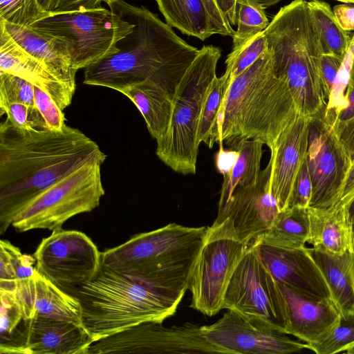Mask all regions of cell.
<instances>
[{"label": "cell", "instance_id": "cell-47", "mask_svg": "<svg viewBox=\"0 0 354 354\" xmlns=\"http://www.w3.org/2000/svg\"><path fill=\"white\" fill-rule=\"evenodd\" d=\"M102 0H57L52 13L86 11L102 8ZM51 14V13H50Z\"/></svg>", "mask_w": 354, "mask_h": 354}, {"label": "cell", "instance_id": "cell-54", "mask_svg": "<svg viewBox=\"0 0 354 354\" xmlns=\"http://www.w3.org/2000/svg\"><path fill=\"white\" fill-rule=\"evenodd\" d=\"M348 354H354V345L346 351Z\"/></svg>", "mask_w": 354, "mask_h": 354}, {"label": "cell", "instance_id": "cell-48", "mask_svg": "<svg viewBox=\"0 0 354 354\" xmlns=\"http://www.w3.org/2000/svg\"><path fill=\"white\" fill-rule=\"evenodd\" d=\"M333 12L341 27L346 31L354 30V6L339 4L333 7Z\"/></svg>", "mask_w": 354, "mask_h": 354}, {"label": "cell", "instance_id": "cell-5", "mask_svg": "<svg viewBox=\"0 0 354 354\" xmlns=\"http://www.w3.org/2000/svg\"><path fill=\"white\" fill-rule=\"evenodd\" d=\"M263 32L274 75L287 82L300 114L315 116L328 99L320 70L323 53L308 1L281 8Z\"/></svg>", "mask_w": 354, "mask_h": 354}, {"label": "cell", "instance_id": "cell-12", "mask_svg": "<svg viewBox=\"0 0 354 354\" xmlns=\"http://www.w3.org/2000/svg\"><path fill=\"white\" fill-rule=\"evenodd\" d=\"M101 253L84 232L61 229L44 238L33 256L36 270L70 294L98 274Z\"/></svg>", "mask_w": 354, "mask_h": 354}, {"label": "cell", "instance_id": "cell-17", "mask_svg": "<svg viewBox=\"0 0 354 354\" xmlns=\"http://www.w3.org/2000/svg\"><path fill=\"white\" fill-rule=\"evenodd\" d=\"M202 327L207 339L222 353L286 354L307 348L306 344L245 319L230 310L214 324Z\"/></svg>", "mask_w": 354, "mask_h": 354}, {"label": "cell", "instance_id": "cell-15", "mask_svg": "<svg viewBox=\"0 0 354 354\" xmlns=\"http://www.w3.org/2000/svg\"><path fill=\"white\" fill-rule=\"evenodd\" d=\"M270 171L268 162L255 184L235 189L210 227L248 245L268 229L280 211L270 190Z\"/></svg>", "mask_w": 354, "mask_h": 354}, {"label": "cell", "instance_id": "cell-2", "mask_svg": "<svg viewBox=\"0 0 354 354\" xmlns=\"http://www.w3.org/2000/svg\"><path fill=\"white\" fill-rule=\"evenodd\" d=\"M109 6L131 22L133 30L117 42L115 53L84 69L83 83L119 91L149 80L172 100L199 49L178 36L158 15L142 6L118 0Z\"/></svg>", "mask_w": 354, "mask_h": 354}, {"label": "cell", "instance_id": "cell-42", "mask_svg": "<svg viewBox=\"0 0 354 354\" xmlns=\"http://www.w3.org/2000/svg\"><path fill=\"white\" fill-rule=\"evenodd\" d=\"M344 59L333 55H322L320 70L324 91L328 101L334 90L338 73Z\"/></svg>", "mask_w": 354, "mask_h": 354}, {"label": "cell", "instance_id": "cell-27", "mask_svg": "<svg viewBox=\"0 0 354 354\" xmlns=\"http://www.w3.org/2000/svg\"><path fill=\"white\" fill-rule=\"evenodd\" d=\"M166 24L187 36L205 41L217 35L203 0H155Z\"/></svg>", "mask_w": 354, "mask_h": 354}, {"label": "cell", "instance_id": "cell-51", "mask_svg": "<svg viewBox=\"0 0 354 354\" xmlns=\"http://www.w3.org/2000/svg\"><path fill=\"white\" fill-rule=\"evenodd\" d=\"M348 220L350 228L352 250L354 253V198L348 207Z\"/></svg>", "mask_w": 354, "mask_h": 354}, {"label": "cell", "instance_id": "cell-14", "mask_svg": "<svg viewBox=\"0 0 354 354\" xmlns=\"http://www.w3.org/2000/svg\"><path fill=\"white\" fill-rule=\"evenodd\" d=\"M326 109L310 117L306 154L312 182L309 207L318 209L329 208L339 200L351 166Z\"/></svg>", "mask_w": 354, "mask_h": 354}, {"label": "cell", "instance_id": "cell-45", "mask_svg": "<svg viewBox=\"0 0 354 354\" xmlns=\"http://www.w3.org/2000/svg\"><path fill=\"white\" fill-rule=\"evenodd\" d=\"M216 28L217 35L232 37L235 30L219 9L215 0H203Z\"/></svg>", "mask_w": 354, "mask_h": 354}, {"label": "cell", "instance_id": "cell-55", "mask_svg": "<svg viewBox=\"0 0 354 354\" xmlns=\"http://www.w3.org/2000/svg\"><path fill=\"white\" fill-rule=\"evenodd\" d=\"M339 1L341 2L346 3H353L354 4V0H335Z\"/></svg>", "mask_w": 354, "mask_h": 354}, {"label": "cell", "instance_id": "cell-33", "mask_svg": "<svg viewBox=\"0 0 354 354\" xmlns=\"http://www.w3.org/2000/svg\"><path fill=\"white\" fill-rule=\"evenodd\" d=\"M317 354H334L354 345V313L341 314L338 323L323 340L306 344Z\"/></svg>", "mask_w": 354, "mask_h": 354}, {"label": "cell", "instance_id": "cell-7", "mask_svg": "<svg viewBox=\"0 0 354 354\" xmlns=\"http://www.w3.org/2000/svg\"><path fill=\"white\" fill-rule=\"evenodd\" d=\"M222 50L205 45L179 82L172 98L168 129L157 140L156 155L174 171L194 174L199 144L198 124L205 99L216 76Z\"/></svg>", "mask_w": 354, "mask_h": 354}, {"label": "cell", "instance_id": "cell-10", "mask_svg": "<svg viewBox=\"0 0 354 354\" xmlns=\"http://www.w3.org/2000/svg\"><path fill=\"white\" fill-rule=\"evenodd\" d=\"M223 309L232 310L245 319L286 334L283 295L252 243L231 277Z\"/></svg>", "mask_w": 354, "mask_h": 354}, {"label": "cell", "instance_id": "cell-21", "mask_svg": "<svg viewBox=\"0 0 354 354\" xmlns=\"http://www.w3.org/2000/svg\"><path fill=\"white\" fill-rule=\"evenodd\" d=\"M16 297L24 319L45 317L83 325L80 301L37 270L30 278L18 283Z\"/></svg>", "mask_w": 354, "mask_h": 354}, {"label": "cell", "instance_id": "cell-8", "mask_svg": "<svg viewBox=\"0 0 354 354\" xmlns=\"http://www.w3.org/2000/svg\"><path fill=\"white\" fill-rule=\"evenodd\" d=\"M102 161L93 160L77 167L25 206L12 226L19 232L35 229H62L69 218L96 208L105 191L102 183Z\"/></svg>", "mask_w": 354, "mask_h": 354}, {"label": "cell", "instance_id": "cell-11", "mask_svg": "<svg viewBox=\"0 0 354 354\" xmlns=\"http://www.w3.org/2000/svg\"><path fill=\"white\" fill-rule=\"evenodd\" d=\"M249 245L207 227L189 277L190 307L209 317L223 309L231 277Z\"/></svg>", "mask_w": 354, "mask_h": 354}, {"label": "cell", "instance_id": "cell-39", "mask_svg": "<svg viewBox=\"0 0 354 354\" xmlns=\"http://www.w3.org/2000/svg\"><path fill=\"white\" fill-rule=\"evenodd\" d=\"M34 89L35 106L45 120L48 129H62L65 125L63 110L46 92L37 86Z\"/></svg>", "mask_w": 354, "mask_h": 354}, {"label": "cell", "instance_id": "cell-19", "mask_svg": "<svg viewBox=\"0 0 354 354\" xmlns=\"http://www.w3.org/2000/svg\"><path fill=\"white\" fill-rule=\"evenodd\" d=\"M310 117L300 115L271 150L270 190L279 210L289 206L295 183L306 158Z\"/></svg>", "mask_w": 354, "mask_h": 354}, {"label": "cell", "instance_id": "cell-22", "mask_svg": "<svg viewBox=\"0 0 354 354\" xmlns=\"http://www.w3.org/2000/svg\"><path fill=\"white\" fill-rule=\"evenodd\" d=\"M0 71L20 77L44 91L62 110L72 102L75 90L57 79L41 62L20 47L1 22Z\"/></svg>", "mask_w": 354, "mask_h": 354}, {"label": "cell", "instance_id": "cell-40", "mask_svg": "<svg viewBox=\"0 0 354 354\" xmlns=\"http://www.w3.org/2000/svg\"><path fill=\"white\" fill-rule=\"evenodd\" d=\"M0 246L8 252L19 282L30 278L35 273L36 260L34 256L22 254L20 249L7 240H1Z\"/></svg>", "mask_w": 354, "mask_h": 354}, {"label": "cell", "instance_id": "cell-56", "mask_svg": "<svg viewBox=\"0 0 354 354\" xmlns=\"http://www.w3.org/2000/svg\"><path fill=\"white\" fill-rule=\"evenodd\" d=\"M105 3H106L109 6L114 2L118 1V0H102Z\"/></svg>", "mask_w": 354, "mask_h": 354}, {"label": "cell", "instance_id": "cell-50", "mask_svg": "<svg viewBox=\"0 0 354 354\" xmlns=\"http://www.w3.org/2000/svg\"><path fill=\"white\" fill-rule=\"evenodd\" d=\"M221 11L225 16L230 25H236V5L237 0H215Z\"/></svg>", "mask_w": 354, "mask_h": 354}, {"label": "cell", "instance_id": "cell-38", "mask_svg": "<svg viewBox=\"0 0 354 354\" xmlns=\"http://www.w3.org/2000/svg\"><path fill=\"white\" fill-rule=\"evenodd\" d=\"M0 346H3L10 340L24 318L16 292L0 291Z\"/></svg>", "mask_w": 354, "mask_h": 354}, {"label": "cell", "instance_id": "cell-35", "mask_svg": "<svg viewBox=\"0 0 354 354\" xmlns=\"http://www.w3.org/2000/svg\"><path fill=\"white\" fill-rule=\"evenodd\" d=\"M264 32H260L241 47L232 50L225 60V72L232 80L250 66L267 50Z\"/></svg>", "mask_w": 354, "mask_h": 354}, {"label": "cell", "instance_id": "cell-32", "mask_svg": "<svg viewBox=\"0 0 354 354\" xmlns=\"http://www.w3.org/2000/svg\"><path fill=\"white\" fill-rule=\"evenodd\" d=\"M236 21L237 29L232 36V50L245 44L270 24L265 8L255 0H237Z\"/></svg>", "mask_w": 354, "mask_h": 354}, {"label": "cell", "instance_id": "cell-34", "mask_svg": "<svg viewBox=\"0 0 354 354\" xmlns=\"http://www.w3.org/2000/svg\"><path fill=\"white\" fill-rule=\"evenodd\" d=\"M49 14L37 0H0V19L10 24L29 27Z\"/></svg>", "mask_w": 354, "mask_h": 354}, {"label": "cell", "instance_id": "cell-31", "mask_svg": "<svg viewBox=\"0 0 354 354\" xmlns=\"http://www.w3.org/2000/svg\"><path fill=\"white\" fill-rule=\"evenodd\" d=\"M232 76L225 71L214 79L205 99L200 118L197 140L200 145L204 142L212 148L217 142L218 119L232 82Z\"/></svg>", "mask_w": 354, "mask_h": 354}, {"label": "cell", "instance_id": "cell-29", "mask_svg": "<svg viewBox=\"0 0 354 354\" xmlns=\"http://www.w3.org/2000/svg\"><path fill=\"white\" fill-rule=\"evenodd\" d=\"M310 232L308 208L293 206L281 210L270 226L255 241L290 248L305 247Z\"/></svg>", "mask_w": 354, "mask_h": 354}, {"label": "cell", "instance_id": "cell-25", "mask_svg": "<svg viewBox=\"0 0 354 354\" xmlns=\"http://www.w3.org/2000/svg\"><path fill=\"white\" fill-rule=\"evenodd\" d=\"M306 250L324 276L331 299L340 313H354L353 252L347 250L338 254L313 247Z\"/></svg>", "mask_w": 354, "mask_h": 354}, {"label": "cell", "instance_id": "cell-9", "mask_svg": "<svg viewBox=\"0 0 354 354\" xmlns=\"http://www.w3.org/2000/svg\"><path fill=\"white\" fill-rule=\"evenodd\" d=\"M133 26L118 13L102 7L51 13L29 27L64 40L77 71L115 53L117 42L131 32Z\"/></svg>", "mask_w": 354, "mask_h": 354}, {"label": "cell", "instance_id": "cell-37", "mask_svg": "<svg viewBox=\"0 0 354 354\" xmlns=\"http://www.w3.org/2000/svg\"><path fill=\"white\" fill-rule=\"evenodd\" d=\"M34 88L27 80L0 71V102L35 106Z\"/></svg>", "mask_w": 354, "mask_h": 354}, {"label": "cell", "instance_id": "cell-24", "mask_svg": "<svg viewBox=\"0 0 354 354\" xmlns=\"http://www.w3.org/2000/svg\"><path fill=\"white\" fill-rule=\"evenodd\" d=\"M346 204L338 201L327 209L308 207L310 232L307 242L330 254L352 250Z\"/></svg>", "mask_w": 354, "mask_h": 354}, {"label": "cell", "instance_id": "cell-36", "mask_svg": "<svg viewBox=\"0 0 354 354\" xmlns=\"http://www.w3.org/2000/svg\"><path fill=\"white\" fill-rule=\"evenodd\" d=\"M1 113L16 128L24 131L48 129L43 116L36 107L21 103L0 102Z\"/></svg>", "mask_w": 354, "mask_h": 354}, {"label": "cell", "instance_id": "cell-28", "mask_svg": "<svg viewBox=\"0 0 354 354\" xmlns=\"http://www.w3.org/2000/svg\"><path fill=\"white\" fill-rule=\"evenodd\" d=\"M263 145L260 140L250 139L232 146L238 155L232 167L223 174L218 211L226 205L235 189L257 183L261 172Z\"/></svg>", "mask_w": 354, "mask_h": 354}, {"label": "cell", "instance_id": "cell-26", "mask_svg": "<svg viewBox=\"0 0 354 354\" xmlns=\"http://www.w3.org/2000/svg\"><path fill=\"white\" fill-rule=\"evenodd\" d=\"M118 92L136 106L151 136L156 141L165 136L172 112V100L167 93L149 80L122 88Z\"/></svg>", "mask_w": 354, "mask_h": 354}, {"label": "cell", "instance_id": "cell-1", "mask_svg": "<svg viewBox=\"0 0 354 354\" xmlns=\"http://www.w3.org/2000/svg\"><path fill=\"white\" fill-rule=\"evenodd\" d=\"M100 146L78 129L24 131L0 125V234L43 190L82 165L106 160Z\"/></svg>", "mask_w": 354, "mask_h": 354}, {"label": "cell", "instance_id": "cell-3", "mask_svg": "<svg viewBox=\"0 0 354 354\" xmlns=\"http://www.w3.org/2000/svg\"><path fill=\"white\" fill-rule=\"evenodd\" d=\"M287 82L273 71L267 50L233 79L217 122V143L258 140L274 149L300 115Z\"/></svg>", "mask_w": 354, "mask_h": 354}, {"label": "cell", "instance_id": "cell-18", "mask_svg": "<svg viewBox=\"0 0 354 354\" xmlns=\"http://www.w3.org/2000/svg\"><path fill=\"white\" fill-rule=\"evenodd\" d=\"M275 281L313 299H331L326 280L306 248H290L252 243Z\"/></svg>", "mask_w": 354, "mask_h": 354}, {"label": "cell", "instance_id": "cell-16", "mask_svg": "<svg viewBox=\"0 0 354 354\" xmlns=\"http://www.w3.org/2000/svg\"><path fill=\"white\" fill-rule=\"evenodd\" d=\"M93 338L82 324L45 317L24 319L0 353L86 354Z\"/></svg>", "mask_w": 354, "mask_h": 354}, {"label": "cell", "instance_id": "cell-46", "mask_svg": "<svg viewBox=\"0 0 354 354\" xmlns=\"http://www.w3.org/2000/svg\"><path fill=\"white\" fill-rule=\"evenodd\" d=\"M332 127L352 164L354 162V117Z\"/></svg>", "mask_w": 354, "mask_h": 354}, {"label": "cell", "instance_id": "cell-4", "mask_svg": "<svg viewBox=\"0 0 354 354\" xmlns=\"http://www.w3.org/2000/svg\"><path fill=\"white\" fill-rule=\"evenodd\" d=\"M186 291L163 288L102 266L70 294L80 302L82 324L94 341L144 322L174 315Z\"/></svg>", "mask_w": 354, "mask_h": 354}, {"label": "cell", "instance_id": "cell-20", "mask_svg": "<svg viewBox=\"0 0 354 354\" xmlns=\"http://www.w3.org/2000/svg\"><path fill=\"white\" fill-rule=\"evenodd\" d=\"M277 283L285 302L286 334L306 344L326 338L340 317V312L332 299L310 298L283 283Z\"/></svg>", "mask_w": 354, "mask_h": 354}, {"label": "cell", "instance_id": "cell-43", "mask_svg": "<svg viewBox=\"0 0 354 354\" xmlns=\"http://www.w3.org/2000/svg\"><path fill=\"white\" fill-rule=\"evenodd\" d=\"M346 86L347 89L344 95V106L334 115H329L332 126L346 122L354 117V58Z\"/></svg>", "mask_w": 354, "mask_h": 354}, {"label": "cell", "instance_id": "cell-23", "mask_svg": "<svg viewBox=\"0 0 354 354\" xmlns=\"http://www.w3.org/2000/svg\"><path fill=\"white\" fill-rule=\"evenodd\" d=\"M12 39L41 62L57 79L75 90L76 71L66 42L55 36L0 19Z\"/></svg>", "mask_w": 354, "mask_h": 354}, {"label": "cell", "instance_id": "cell-13", "mask_svg": "<svg viewBox=\"0 0 354 354\" xmlns=\"http://www.w3.org/2000/svg\"><path fill=\"white\" fill-rule=\"evenodd\" d=\"M222 353L205 337L203 327L187 322L166 328L144 322L94 341L86 354Z\"/></svg>", "mask_w": 354, "mask_h": 354}, {"label": "cell", "instance_id": "cell-53", "mask_svg": "<svg viewBox=\"0 0 354 354\" xmlns=\"http://www.w3.org/2000/svg\"><path fill=\"white\" fill-rule=\"evenodd\" d=\"M255 1H257L258 3H259L263 7V8L266 9L270 6H272L277 4L281 0H255Z\"/></svg>", "mask_w": 354, "mask_h": 354}, {"label": "cell", "instance_id": "cell-30", "mask_svg": "<svg viewBox=\"0 0 354 354\" xmlns=\"http://www.w3.org/2000/svg\"><path fill=\"white\" fill-rule=\"evenodd\" d=\"M308 4L317 30L323 55H333L344 59L353 35L341 27L328 3L309 0Z\"/></svg>", "mask_w": 354, "mask_h": 354}, {"label": "cell", "instance_id": "cell-49", "mask_svg": "<svg viewBox=\"0 0 354 354\" xmlns=\"http://www.w3.org/2000/svg\"><path fill=\"white\" fill-rule=\"evenodd\" d=\"M354 198V162L347 174L342 196L338 201H342L344 203H350ZM337 201V202H338Z\"/></svg>", "mask_w": 354, "mask_h": 354}, {"label": "cell", "instance_id": "cell-52", "mask_svg": "<svg viewBox=\"0 0 354 354\" xmlns=\"http://www.w3.org/2000/svg\"><path fill=\"white\" fill-rule=\"evenodd\" d=\"M41 8L48 13H52L57 0H37Z\"/></svg>", "mask_w": 354, "mask_h": 354}, {"label": "cell", "instance_id": "cell-6", "mask_svg": "<svg viewBox=\"0 0 354 354\" xmlns=\"http://www.w3.org/2000/svg\"><path fill=\"white\" fill-rule=\"evenodd\" d=\"M207 227L172 223L137 234L102 252V266L157 287L187 291Z\"/></svg>", "mask_w": 354, "mask_h": 354}, {"label": "cell", "instance_id": "cell-41", "mask_svg": "<svg viewBox=\"0 0 354 354\" xmlns=\"http://www.w3.org/2000/svg\"><path fill=\"white\" fill-rule=\"evenodd\" d=\"M311 196L312 182L306 158L297 177L288 207L297 206L308 208Z\"/></svg>", "mask_w": 354, "mask_h": 354}, {"label": "cell", "instance_id": "cell-44", "mask_svg": "<svg viewBox=\"0 0 354 354\" xmlns=\"http://www.w3.org/2000/svg\"><path fill=\"white\" fill-rule=\"evenodd\" d=\"M18 281L7 251L0 246V291L16 292Z\"/></svg>", "mask_w": 354, "mask_h": 354}]
</instances>
